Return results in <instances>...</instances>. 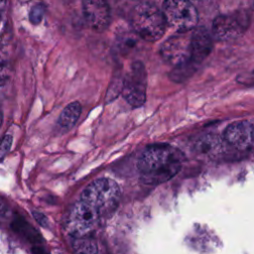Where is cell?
I'll use <instances>...</instances> for the list:
<instances>
[{"mask_svg":"<svg viewBox=\"0 0 254 254\" xmlns=\"http://www.w3.org/2000/svg\"><path fill=\"white\" fill-rule=\"evenodd\" d=\"M190 31L178 32L165 41L160 49L163 60L174 67L192 66L196 68L197 64L192 62L190 48Z\"/></svg>","mask_w":254,"mask_h":254,"instance_id":"obj_5","label":"cell"},{"mask_svg":"<svg viewBox=\"0 0 254 254\" xmlns=\"http://www.w3.org/2000/svg\"><path fill=\"white\" fill-rule=\"evenodd\" d=\"M8 213V205L0 198V216L4 217Z\"/></svg>","mask_w":254,"mask_h":254,"instance_id":"obj_19","label":"cell"},{"mask_svg":"<svg viewBox=\"0 0 254 254\" xmlns=\"http://www.w3.org/2000/svg\"><path fill=\"white\" fill-rule=\"evenodd\" d=\"M81 113V105L79 102L74 101L66 105L64 110L62 111L58 124L61 128L64 130H69L71 129L79 119Z\"/></svg>","mask_w":254,"mask_h":254,"instance_id":"obj_13","label":"cell"},{"mask_svg":"<svg viewBox=\"0 0 254 254\" xmlns=\"http://www.w3.org/2000/svg\"><path fill=\"white\" fill-rule=\"evenodd\" d=\"M3 29V18H2V13H0V35Z\"/></svg>","mask_w":254,"mask_h":254,"instance_id":"obj_21","label":"cell"},{"mask_svg":"<svg viewBox=\"0 0 254 254\" xmlns=\"http://www.w3.org/2000/svg\"><path fill=\"white\" fill-rule=\"evenodd\" d=\"M135 33L147 42H156L165 34L167 23L163 12L151 2H141L131 13Z\"/></svg>","mask_w":254,"mask_h":254,"instance_id":"obj_2","label":"cell"},{"mask_svg":"<svg viewBox=\"0 0 254 254\" xmlns=\"http://www.w3.org/2000/svg\"><path fill=\"white\" fill-rule=\"evenodd\" d=\"M122 95L132 107H140L146 101L147 74L144 64L137 61L132 64L122 84Z\"/></svg>","mask_w":254,"mask_h":254,"instance_id":"obj_8","label":"cell"},{"mask_svg":"<svg viewBox=\"0 0 254 254\" xmlns=\"http://www.w3.org/2000/svg\"><path fill=\"white\" fill-rule=\"evenodd\" d=\"M44 12H45V10H44V6L42 4H37V5L33 6L30 11V14H29L30 21L33 24H39L43 19Z\"/></svg>","mask_w":254,"mask_h":254,"instance_id":"obj_16","label":"cell"},{"mask_svg":"<svg viewBox=\"0 0 254 254\" xmlns=\"http://www.w3.org/2000/svg\"><path fill=\"white\" fill-rule=\"evenodd\" d=\"M228 143L223 137L215 134H205L200 136L194 143V152L201 157L215 160L221 158L227 151Z\"/></svg>","mask_w":254,"mask_h":254,"instance_id":"obj_11","label":"cell"},{"mask_svg":"<svg viewBox=\"0 0 254 254\" xmlns=\"http://www.w3.org/2000/svg\"><path fill=\"white\" fill-rule=\"evenodd\" d=\"M72 247L76 252H80V253L98 252L97 245L95 241L90 237V235L74 237V240L72 242Z\"/></svg>","mask_w":254,"mask_h":254,"instance_id":"obj_14","label":"cell"},{"mask_svg":"<svg viewBox=\"0 0 254 254\" xmlns=\"http://www.w3.org/2000/svg\"><path fill=\"white\" fill-rule=\"evenodd\" d=\"M82 11L87 25L93 31L103 32L108 28L111 15L105 0H83Z\"/></svg>","mask_w":254,"mask_h":254,"instance_id":"obj_9","label":"cell"},{"mask_svg":"<svg viewBox=\"0 0 254 254\" xmlns=\"http://www.w3.org/2000/svg\"><path fill=\"white\" fill-rule=\"evenodd\" d=\"M2 120H3V113H2L1 106H0V126H1V124H2Z\"/></svg>","mask_w":254,"mask_h":254,"instance_id":"obj_22","label":"cell"},{"mask_svg":"<svg viewBox=\"0 0 254 254\" xmlns=\"http://www.w3.org/2000/svg\"><path fill=\"white\" fill-rule=\"evenodd\" d=\"M119 197L120 189L117 183L111 179L100 178L84 189L80 199L92 205L102 215L116 207Z\"/></svg>","mask_w":254,"mask_h":254,"instance_id":"obj_3","label":"cell"},{"mask_svg":"<svg viewBox=\"0 0 254 254\" xmlns=\"http://www.w3.org/2000/svg\"><path fill=\"white\" fill-rule=\"evenodd\" d=\"M12 142L13 137L10 134H7L4 138H2V140L0 141V153L6 154L11 149Z\"/></svg>","mask_w":254,"mask_h":254,"instance_id":"obj_17","label":"cell"},{"mask_svg":"<svg viewBox=\"0 0 254 254\" xmlns=\"http://www.w3.org/2000/svg\"><path fill=\"white\" fill-rule=\"evenodd\" d=\"M163 15L168 26L177 32H189L196 27L198 14L190 0H165Z\"/></svg>","mask_w":254,"mask_h":254,"instance_id":"obj_4","label":"cell"},{"mask_svg":"<svg viewBox=\"0 0 254 254\" xmlns=\"http://www.w3.org/2000/svg\"><path fill=\"white\" fill-rule=\"evenodd\" d=\"M99 212L82 199L75 202L67 215L66 229L73 237L90 235L95 229L99 218Z\"/></svg>","mask_w":254,"mask_h":254,"instance_id":"obj_6","label":"cell"},{"mask_svg":"<svg viewBox=\"0 0 254 254\" xmlns=\"http://www.w3.org/2000/svg\"><path fill=\"white\" fill-rule=\"evenodd\" d=\"M10 66L8 60L0 54V87L3 86L9 79Z\"/></svg>","mask_w":254,"mask_h":254,"instance_id":"obj_15","label":"cell"},{"mask_svg":"<svg viewBox=\"0 0 254 254\" xmlns=\"http://www.w3.org/2000/svg\"><path fill=\"white\" fill-rule=\"evenodd\" d=\"M32 214H33V217L36 219V221L41 226L46 227V228L49 226V220H48V218H47V216L45 214H43V213H41L39 211H33Z\"/></svg>","mask_w":254,"mask_h":254,"instance_id":"obj_18","label":"cell"},{"mask_svg":"<svg viewBox=\"0 0 254 254\" xmlns=\"http://www.w3.org/2000/svg\"><path fill=\"white\" fill-rule=\"evenodd\" d=\"M190 33L191 59L195 64H199L212 51V37L204 27H195Z\"/></svg>","mask_w":254,"mask_h":254,"instance_id":"obj_12","label":"cell"},{"mask_svg":"<svg viewBox=\"0 0 254 254\" xmlns=\"http://www.w3.org/2000/svg\"><path fill=\"white\" fill-rule=\"evenodd\" d=\"M183 153L168 144H155L140 155L137 168L146 185H160L174 178L183 165Z\"/></svg>","mask_w":254,"mask_h":254,"instance_id":"obj_1","label":"cell"},{"mask_svg":"<svg viewBox=\"0 0 254 254\" xmlns=\"http://www.w3.org/2000/svg\"><path fill=\"white\" fill-rule=\"evenodd\" d=\"M253 123L250 120H240L231 123L223 133L224 140L236 150L247 151L253 147Z\"/></svg>","mask_w":254,"mask_h":254,"instance_id":"obj_10","label":"cell"},{"mask_svg":"<svg viewBox=\"0 0 254 254\" xmlns=\"http://www.w3.org/2000/svg\"><path fill=\"white\" fill-rule=\"evenodd\" d=\"M5 3H6V0H0V13H2V11L5 7Z\"/></svg>","mask_w":254,"mask_h":254,"instance_id":"obj_20","label":"cell"},{"mask_svg":"<svg viewBox=\"0 0 254 254\" xmlns=\"http://www.w3.org/2000/svg\"><path fill=\"white\" fill-rule=\"evenodd\" d=\"M249 24L250 16L245 10L219 15L212 22V34L218 41L236 40L246 32Z\"/></svg>","mask_w":254,"mask_h":254,"instance_id":"obj_7","label":"cell"}]
</instances>
